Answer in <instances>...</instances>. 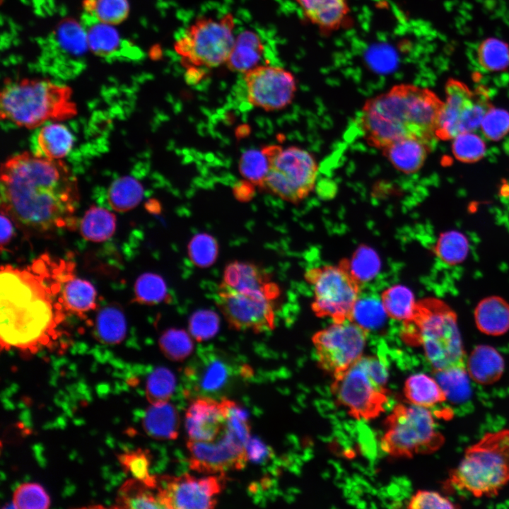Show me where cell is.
<instances>
[{"label": "cell", "instance_id": "41", "mask_svg": "<svg viewBox=\"0 0 509 509\" xmlns=\"http://www.w3.org/2000/svg\"><path fill=\"white\" fill-rule=\"evenodd\" d=\"M56 40L61 48L74 55L83 54L87 48V31L71 18L62 21L55 31Z\"/></svg>", "mask_w": 509, "mask_h": 509}, {"label": "cell", "instance_id": "8", "mask_svg": "<svg viewBox=\"0 0 509 509\" xmlns=\"http://www.w3.org/2000/svg\"><path fill=\"white\" fill-rule=\"evenodd\" d=\"M380 446L394 457L410 458L435 452L444 443L428 408L414 404H397L385 420Z\"/></svg>", "mask_w": 509, "mask_h": 509}, {"label": "cell", "instance_id": "56", "mask_svg": "<svg viewBox=\"0 0 509 509\" xmlns=\"http://www.w3.org/2000/svg\"><path fill=\"white\" fill-rule=\"evenodd\" d=\"M255 185L251 182L243 180L238 182L233 188L234 197L240 201H250L255 196Z\"/></svg>", "mask_w": 509, "mask_h": 509}, {"label": "cell", "instance_id": "54", "mask_svg": "<svg viewBox=\"0 0 509 509\" xmlns=\"http://www.w3.org/2000/svg\"><path fill=\"white\" fill-rule=\"evenodd\" d=\"M410 509L421 508H457L447 497L438 492L419 490L410 498L408 505Z\"/></svg>", "mask_w": 509, "mask_h": 509}, {"label": "cell", "instance_id": "28", "mask_svg": "<svg viewBox=\"0 0 509 509\" xmlns=\"http://www.w3.org/2000/svg\"><path fill=\"white\" fill-rule=\"evenodd\" d=\"M404 394L410 404L425 408L432 407L447 399L436 379L425 373L409 376L404 383Z\"/></svg>", "mask_w": 509, "mask_h": 509}, {"label": "cell", "instance_id": "9", "mask_svg": "<svg viewBox=\"0 0 509 509\" xmlns=\"http://www.w3.org/2000/svg\"><path fill=\"white\" fill-rule=\"evenodd\" d=\"M235 27L230 13L218 18H197L174 44L182 65L187 69H209L225 64L235 40Z\"/></svg>", "mask_w": 509, "mask_h": 509}, {"label": "cell", "instance_id": "34", "mask_svg": "<svg viewBox=\"0 0 509 509\" xmlns=\"http://www.w3.org/2000/svg\"><path fill=\"white\" fill-rule=\"evenodd\" d=\"M96 291L89 281L76 277L69 279L62 291V303L74 313L81 314L96 306Z\"/></svg>", "mask_w": 509, "mask_h": 509}, {"label": "cell", "instance_id": "45", "mask_svg": "<svg viewBox=\"0 0 509 509\" xmlns=\"http://www.w3.org/2000/svg\"><path fill=\"white\" fill-rule=\"evenodd\" d=\"M220 403L225 419V428L246 445L251 437L247 412L233 400L224 398Z\"/></svg>", "mask_w": 509, "mask_h": 509}, {"label": "cell", "instance_id": "12", "mask_svg": "<svg viewBox=\"0 0 509 509\" xmlns=\"http://www.w3.org/2000/svg\"><path fill=\"white\" fill-rule=\"evenodd\" d=\"M368 330L353 320L333 322L312 337L319 367L332 378L360 357L365 349Z\"/></svg>", "mask_w": 509, "mask_h": 509}, {"label": "cell", "instance_id": "6", "mask_svg": "<svg viewBox=\"0 0 509 509\" xmlns=\"http://www.w3.org/2000/svg\"><path fill=\"white\" fill-rule=\"evenodd\" d=\"M450 481L476 498L496 496L509 482V429L487 433L466 448Z\"/></svg>", "mask_w": 509, "mask_h": 509}, {"label": "cell", "instance_id": "23", "mask_svg": "<svg viewBox=\"0 0 509 509\" xmlns=\"http://www.w3.org/2000/svg\"><path fill=\"white\" fill-rule=\"evenodd\" d=\"M264 49L258 33L244 30L235 36L225 64L232 71L245 74L259 65Z\"/></svg>", "mask_w": 509, "mask_h": 509}, {"label": "cell", "instance_id": "27", "mask_svg": "<svg viewBox=\"0 0 509 509\" xmlns=\"http://www.w3.org/2000/svg\"><path fill=\"white\" fill-rule=\"evenodd\" d=\"M36 141L37 153L50 159L59 160L70 152L74 139L66 126L55 122L40 129Z\"/></svg>", "mask_w": 509, "mask_h": 509}, {"label": "cell", "instance_id": "17", "mask_svg": "<svg viewBox=\"0 0 509 509\" xmlns=\"http://www.w3.org/2000/svg\"><path fill=\"white\" fill-rule=\"evenodd\" d=\"M189 467L192 470L206 474H224L231 470L242 469L248 461L246 445L225 428L210 441L188 440Z\"/></svg>", "mask_w": 509, "mask_h": 509}, {"label": "cell", "instance_id": "39", "mask_svg": "<svg viewBox=\"0 0 509 509\" xmlns=\"http://www.w3.org/2000/svg\"><path fill=\"white\" fill-rule=\"evenodd\" d=\"M436 380L445 393L447 399L459 402L469 395V375L465 367H455L435 372Z\"/></svg>", "mask_w": 509, "mask_h": 509}, {"label": "cell", "instance_id": "57", "mask_svg": "<svg viewBox=\"0 0 509 509\" xmlns=\"http://www.w3.org/2000/svg\"><path fill=\"white\" fill-rule=\"evenodd\" d=\"M1 248L7 245L11 240L13 227V221L9 216L1 211Z\"/></svg>", "mask_w": 509, "mask_h": 509}, {"label": "cell", "instance_id": "7", "mask_svg": "<svg viewBox=\"0 0 509 509\" xmlns=\"http://www.w3.org/2000/svg\"><path fill=\"white\" fill-rule=\"evenodd\" d=\"M388 370L380 356H362L333 378L331 392L336 402L356 420L369 421L385 411Z\"/></svg>", "mask_w": 509, "mask_h": 509}, {"label": "cell", "instance_id": "26", "mask_svg": "<svg viewBox=\"0 0 509 509\" xmlns=\"http://www.w3.org/2000/svg\"><path fill=\"white\" fill-rule=\"evenodd\" d=\"M476 327L484 334L499 336L509 329V303L493 296L481 300L474 310Z\"/></svg>", "mask_w": 509, "mask_h": 509}, {"label": "cell", "instance_id": "1", "mask_svg": "<svg viewBox=\"0 0 509 509\" xmlns=\"http://www.w3.org/2000/svg\"><path fill=\"white\" fill-rule=\"evenodd\" d=\"M1 211L21 230L44 234L74 226L78 181L62 159L24 151L1 165Z\"/></svg>", "mask_w": 509, "mask_h": 509}, {"label": "cell", "instance_id": "10", "mask_svg": "<svg viewBox=\"0 0 509 509\" xmlns=\"http://www.w3.org/2000/svg\"><path fill=\"white\" fill-rule=\"evenodd\" d=\"M305 279L312 288L311 308L316 316L332 322L352 320L363 283L351 271L349 260L310 268Z\"/></svg>", "mask_w": 509, "mask_h": 509}, {"label": "cell", "instance_id": "44", "mask_svg": "<svg viewBox=\"0 0 509 509\" xmlns=\"http://www.w3.org/2000/svg\"><path fill=\"white\" fill-rule=\"evenodd\" d=\"M159 347L168 359L182 361L189 356L194 349L191 337L183 329H169L159 339Z\"/></svg>", "mask_w": 509, "mask_h": 509}, {"label": "cell", "instance_id": "50", "mask_svg": "<svg viewBox=\"0 0 509 509\" xmlns=\"http://www.w3.org/2000/svg\"><path fill=\"white\" fill-rule=\"evenodd\" d=\"M386 316L381 300L359 298L353 310L352 320L368 331L380 325Z\"/></svg>", "mask_w": 509, "mask_h": 509}, {"label": "cell", "instance_id": "24", "mask_svg": "<svg viewBox=\"0 0 509 509\" xmlns=\"http://www.w3.org/2000/svg\"><path fill=\"white\" fill-rule=\"evenodd\" d=\"M469 378L480 385H491L503 375L505 363L501 353L489 345H478L466 361Z\"/></svg>", "mask_w": 509, "mask_h": 509}, {"label": "cell", "instance_id": "37", "mask_svg": "<svg viewBox=\"0 0 509 509\" xmlns=\"http://www.w3.org/2000/svg\"><path fill=\"white\" fill-rule=\"evenodd\" d=\"M83 8L96 21L113 25L124 21L130 11L128 0H84Z\"/></svg>", "mask_w": 509, "mask_h": 509}, {"label": "cell", "instance_id": "58", "mask_svg": "<svg viewBox=\"0 0 509 509\" xmlns=\"http://www.w3.org/2000/svg\"><path fill=\"white\" fill-rule=\"evenodd\" d=\"M147 209L151 211L152 213H158L160 211V207L157 201L152 199L148 202Z\"/></svg>", "mask_w": 509, "mask_h": 509}, {"label": "cell", "instance_id": "22", "mask_svg": "<svg viewBox=\"0 0 509 509\" xmlns=\"http://www.w3.org/2000/svg\"><path fill=\"white\" fill-rule=\"evenodd\" d=\"M230 366L224 357L216 351H204L195 365L188 369L198 371L187 375H198L196 388L204 392L221 390L227 383L230 375Z\"/></svg>", "mask_w": 509, "mask_h": 509}, {"label": "cell", "instance_id": "55", "mask_svg": "<svg viewBox=\"0 0 509 509\" xmlns=\"http://www.w3.org/2000/svg\"><path fill=\"white\" fill-rule=\"evenodd\" d=\"M246 452L248 460L262 462L271 457V451L262 440L257 438L250 437L246 445Z\"/></svg>", "mask_w": 509, "mask_h": 509}, {"label": "cell", "instance_id": "25", "mask_svg": "<svg viewBox=\"0 0 509 509\" xmlns=\"http://www.w3.org/2000/svg\"><path fill=\"white\" fill-rule=\"evenodd\" d=\"M180 419L175 406L168 402L151 404L142 420L145 432L151 437L162 440H175L179 434Z\"/></svg>", "mask_w": 509, "mask_h": 509}, {"label": "cell", "instance_id": "29", "mask_svg": "<svg viewBox=\"0 0 509 509\" xmlns=\"http://www.w3.org/2000/svg\"><path fill=\"white\" fill-rule=\"evenodd\" d=\"M116 229V217L109 210L91 206L80 223L81 235L93 242H104L110 238Z\"/></svg>", "mask_w": 509, "mask_h": 509}, {"label": "cell", "instance_id": "49", "mask_svg": "<svg viewBox=\"0 0 509 509\" xmlns=\"http://www.w3.org/2000/svg\"><path fill=\"white\" fill-rule=\"evenodd\" d=\"M12 503L16 508L45 509L50 505V498L40 484L24 483L15 490Z\"/></svg>", "mask_w": 509, "mask_h": 509}, {"label": "cell", "instance_id": "33", "mask_svg": "<svg viewBox=\"0 0 509 509\" xmlns=\"http://www.w3.org/2000/svg\"><path fill=\"white\" fill-rule=\"evenodd\" d=\"M381 301L388 317L404 322L413 317L417 304L411 291L402 285L385 289L381 295Z\"/></svg>", "mask_w": 509, "mask_h": 509}, {"label": "cell", "instance_id": "40", "mask_svg": "<svg viewBox=\"0 0 509 509\" xmlns=\"http://www.w3.org/2000/svg\"><path fill=\"white\" fill-rule=\"evenodd\" d=\"M117 458L124 472L129 473L134 479L151 488H157L158 478L150 474L151 456L148 450L139 448L125 452L119 454Z\"/></svg>", "mask_w": 509, "mask_h": 509}, {"label": "cell", "instance_id": "3", "mask_svg": "<svg viewBox=\"0 0 509 509\" xmlns=\"http://www.w3.org/2000/svg\"><path fill=\"white\" fill-rule=\"evenodd\" d=\"M26 269L1 267L0 339L1 349L35 353L46 345L58 317L44 278Z\"/></svg>", "mask_w": 509, "mask_h": 509}, {"label": "cell", "instance_id": "5", "mask_svg": "<svg viewBox=\"0 0 509 509\" xmlns=\"http://www.w3.org/2000/svg\"><path fill=\"white\" fill-rule=\"evenodd\" d=\"M407 343L421 346L434 372L466 366V355L455 312L435 298L420 300L405 322Z\"/></svg>", "mask_w": 509, "mask_h": 509}, {"label": "cell", "instance_id": "35", "mask_svg": "<svg viewBox=\"0 0 509 509\" xmlns=\"http://www.w3.org/2000/svg\"><path fill=\"white\" fill-rule=\"evenodd\" d=\"M86 31L88 48L95 54L109 57L119 50L121 38L115 25L95 21Z\"/></svg>", "mask_w": 509, "mask_h": 509}, {"label": "cell", "instance_id": "20", "mask_svg": "<svg viewBox=\"0 0 509 509\" xmlns=\"http://www.w3.org/2000/svg\"><path fill=\"white\" fill-rule=\"evenodd\" d=\"M223 284L236 291H256L280 295L278 285L265 269L250 262L234 261L225 268Z\"/></svg>", "mask_w": 509, "mask_h": 509}, {"label": "cell", "instance_id": "16", "mask_svg": "<svg viewBox=\"0 0 509 509\" xmlns=\"http://www.w3.org/2000/svg\"><path fill=\"white\" fill-rule=\"evenodd\" d=\"M248 102L266 111L287 107L297 92V81L290 71L279 66L258 65L244 74Z\"/></svg>", "mask_w": 509, "mask_h": 509}, {"label": "cell", "instance_id": "46", "mask_svg": "<svg viewBox=\"0 0 509 509\" xmlns=\"http://www.w3.org/2000/svg\"><path fill=\"white\" fill-rule=\"evenodd\" d=\"M134 295L136 302L145 305H156L163 301L168 291L163 279L153 273H144L136 281Z\"/></svg>", "mask_w": 509, "mask_h": 509}, {"label": "cell", "instance_id": "38", "mask_svg": "<svg viewBox=\"0 0 509 509\" xmlns=\"http://www.w3.org/2000/svg\"><path fill=\"white\" fill-rule=\"evenodd\" d=\"M271 160L265 147L261 150L250 149L241 155L238 169L245 180L261 188L268 174Z\"/></svg>", "mask_w": 509, "mask_h": 509}, {"label": "cell", "instance_id": "13", "mask_svg": "<svg viewBox=\"0 0 509 509\" xmlns=\"http://www.w3.org/2000/svg\"><path fill=\"white\" fill-rule=\"evenodd\" d=\"M445 94L436 131L438 139H452L480 127L485 114L491 107L485 90L479 87L473 91L464 83L450 79Z\"/></svg>", "mask_w": 509, "mask_h": 509}, {"label": "cell", "instance_id": "15", "mask_svg": "<svg viewBox=\"0 0 509 509\" xmlns=\"http://www.w3.org/2000/svg\"><path fill=\"white\" fill-rule=\"evenodd\" d=\"M223 475L197 478L188 474L164 476L158 481L157 491L164 508H213L225 486Z\"/></svg>", "mask_w": 509, "mask_h": 509}, {"label": "cell", "instance_id": "18", "mask_svg": "<svg viewBox=\"0 0 509 509\" xmlns=\"http://www.w3.org/2000/svg\"><path fill=\"white\" fill-rule=\"evenodd\" d=\"M225 419L220 402L207 396L193 399L185 413L188 440L210 441L223 431Z\"/></svg>", "mask_w": 509, "mask_h": 509}, {"label": "cell", "instance_id": "42", "mask_svg": "<svg viewBox=\"0 0 509 509\" xmlns=\"http://www.w3.org/2000/svg\"><path fill=\"white\" fill-rule=\"evenodd\" d=\"M176 385L173 373L164 367L155 368L148 375L146 385V396L151 404L168 402Z\"/></svg>", "mask_w": 509, "mask_h": 509}, {"label": "cell", "instance_id": "52", "mask_svg": "<svg viewBox=\"0 0 509 509\" xmlns=\"http://www.w3.org/2000/svg\"><path fill=\"white\" fill-rule=\"evenodd\" d=\"M480 128L486 139L493 141L501 139L509 132V113L500 108L490 107Z\"/></svg>", "mask_w": 509, "mask_h": 509}, {"label": "cell", "instance_id": "14", "mask_svg": "<svg viewBox=\"0 0 509 509\" xmlns=\"http://www.w3.org/2000/svg\"><path fill=\"white\" fill-rule=\"evenodd\" d=\"M280 295L256 291H236L222 283L216 303L229 325L256 333L274 328L275 308Z\"/></svg>", "mask_w": 509, "mask_h": 509}, {"label": "cell", "instance_id": "30", "mask_svg": "<svg viewBox=\"0 0 509 509\" xmlns=\"http://www.w3.org/2000/svg\"><path fill=\"white\" fill-rule=\"evenodd\" d=\"M127 321L122 308L109 305L102 308L95 320L96 337L103 344H118L127 334Z\"/></svg>", "mask_w": 509, "mask_h": 509}, {"label": "cell", "instance_id": "19", "mask_svg": "<svg viewBox=\"0 0 509 509\" xmlns=\"http://www.w3.org/2000/svg\"><path fill=\"white\" fill-rule=\"evenodd\" d=\"M305 19L322 34H332L349 19L348 0H293Z\"/></svg>", "mask_w": 509, "mask_h": 509}, {"label": "cell", "instance_id": "43", "mask_svg": "<svg viewBox=\"0 0 509 509\" xmlns=\"http://www.w3.org/2000/svg\"><path fill=\"white\" fill-rule=\"evenodd\" d=\"M479 63L490 71H503L509 66V47L496 38L483 40L477 50Z\"/></svg>", "mask_w": 509, "mask_h": 509}, {"label": "cell", "instance_id": "11", "mask_svg": "<svg viewBox=\"0 0 509 509\" xmlns=\"http://www.w3.org/2000/svg\"><path fill=\"white\" fill-rule=\"evenodd\" d=\"M319 166L308 150L292 146H276L262 189L292 203L298 204L314 190Z\"/></svg>", "mask_w": 509, "mask_h": 509}, {"label": "cell", "instance_id": "32", "mask_svg": "<svg viewBox=\"0 0 509 509\" xmlns=\"http://www.w3.org/2000/svg\"><path fill=\"white\" fill-rule=\"evenodd\" d=\"M156 488L134 478L127 480L119 490L117 504L125 508H164L158 491L153 492Z\"/></svg>", "mask_w": 509, "mask_h": 509}, {"label": "cell", "instance_id": "2", "mask_svg": "<svg viewBox=\"0 0 509 509\" xmlns=\"http://www.w3.org/2000/svg\"><path fill=\"white\" fill-rule=\"evenodd\" d=\"M442 101L431 90L399 83L369 98L359 118L363 137L371 147L382 150L404 138H416L432 144Z\"/></svg>", "mask_w": 509, "mask_h": 509}, {"label": "cell", "instance_id": "53", "mask_svg": "<svg viewBox=\"0 0 509 509\" xmlns=\"http://www.w3.org/2000/svg\"><path fill=\"white\" fill-rule=\"evenodd\" d=\"M349 262L351 271L362 283L371 279L379 268L378 257L368 248L358 249Z\"/></svg>", "mask_w": 509, "mask_h": 509}, {"label": "cell", "instance_id": "4", "mask_svg": "<svg viewBox=\"0 0 509 509\" xmlns=\"http://www.w3.org/2000/svg\"><path fill=\"white\" fill-rule=\"evenodd\" d=\"M78 113L72 90L47 79L6 80L0 94L1 118L33 129L46 122L71 119Z\"/></svg>", "mask_w": 509, "mask_h": 509}, {"label": "cell", "instance_id": "47", "mask_svg": "<svg viewBox=\"0 0 509 509\" xmlns=\"http://www.w3.org/2000/svg\"><path fill=\"white\" fill-rule=\"evenodd\" d=\"M187 248L191 261L199 267L211 266L218 254L216 240L206 233L194 235L189 241Z\"/></svg>", "mask_w": 509, "mask_h": 509}, {"label": "cell", "instance_id": "36", "mask_svg": "<svg viewBox=\"0 0 509 509\" xmlns=\"http://www.w3.org/2000/svg\"><path fill=\"white\" fill-rule=\"evenodd\" d=\"M469 250V243L467 237L455 230L441 233L434 247L436 256L448 265H456L462 262Z\"/></svg>", "mask_w": 509, "mask_h": 509}, {"label": "cell", "instance_id": "48", "mask_svg": "<svg viewBox=\"0 0 509 509\" xmlns=\"http://www.w3.org/2000/svg\"><path fill=\"white\" fill-rule=\"evenodd\" d=\"M452 153L464 163H474L482 158L486 153V144L474 131L458 134L452 139Z\"/></svg>", "mask_w": 509, "mask_h": 509}, {"label": "cell", "instance_id": "21", "mask_svg": "<svg viewBox=\"0 0 509 509\" xmlns=\"http://www.w3.org/2000/svg\"><path fill=\"white\" fill-rule=\"evenodd\" d=\"M432 144L416 138H404L381 150L383 156L398 171L413 174L423 166Z\"/></svg>", "mask_w": 509, "mask_h": 509}, {"label": "cell", "instance_id": "51", "mask_svg": "<svg viewBox=\"0 0 509 509\" xmlns=\"http://www.w3.org/2000/svg\"><path fill=\"white\" fill-rule=\"evenodd\" d=\"M219 317L216 312L202 310L192 314L189 320V329L195 339L201 341L213 337L219 329Z\"/></svg>", "mask_w": 509, "mask_h": 509}, {"label": "cell", "instance_id": "31", "mask_svg": "<svg viewBox=\"0 0 509 509\" xmlns=\"http://www.w3.org/2000/svg\"><path fill=\"white\" fill-rule=\"evenodd\" d=\"M144 187L141 183L130 175L122 176L114 180L107 190V201L112 209L126 212L135 208L142 200Z\"/></svg>", "mask_w": 509, "mask_h": 509}]
</instances>
